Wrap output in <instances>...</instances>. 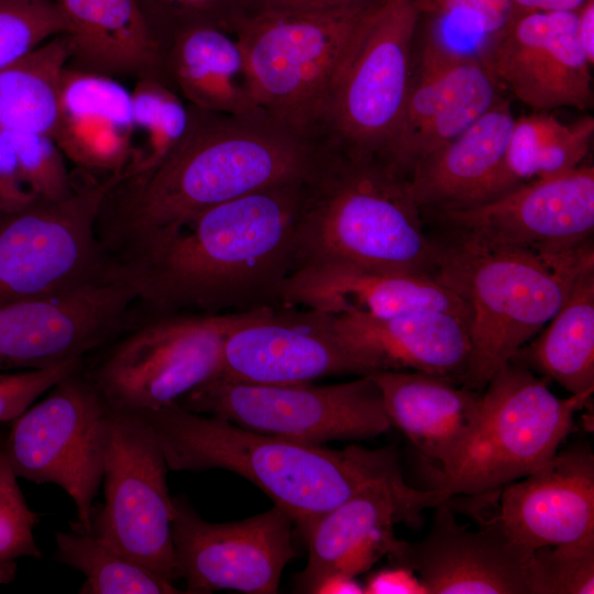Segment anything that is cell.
<instances>
[{
    "label": "cell",
    "instance_id": "13",
    "mask_svg": "<svg viewBox=\"0 0 594 594\" xmlns=\"http://www.w3.org/2000/svg\"><path fill=\"white\" fill-rule=\"evenodd\" d=\"M168 465L154 431L135 414L109 409L103 444L105 503L91 531L174 583Z\"/></svg>",
    "mask_w": 594,
    "mask_h": 594
},
{
    "label": "cell",
    "instance_id": "7",
    "mask_svg": "<svg viewBox=\"0 0 594 594\" xmlns=\"http://www.w3.org/2000/svg\"><path fill=\"white\" fill-rule=\"evenodd\" d=\"M378 2L241 16L233 35L244 53L257 106L314 138L318 108Z\"/></svg>",
    "mask_w": 594,
    "mask_h": 594
},
{
    "label": "cell",
    "instance_id": "22",
    "mask_svg": "<svg viewBox=\"0 0 594 594\" xmlns=\"http://www.w3.org/2000/svg\"><path fill=\"white\" fill-rule=\"evenodd\" d=\"M498 493L497 510L486 519L530 550L594 539V453L587 442L557 452Z\"/></svg>",
    "mask_w": 594,
    "mask_h": 594
},
{
    "label": "cell",
    "instance_id": "15",
    "mask_svg": "<svg viewBox=\"0 0 594 594\" xmlns=\"http://www.w3.org/2000/svg\"><path fill=\"white\" fill-rule=\"evenodd\" d=\"M440 231L475 241L539 252H561L593 242L594 166L534 179L469 207L422 213Z\"/></svg>",
    "mask_w": 594,
    "mask_h": 594
},
{
    "label": "cell",
    "instance_id": "39",
    "mask_svg": "<svg viewBox=\"0 0 594 594\" xmlns=\"http://www.w3.org/2000/svg\"><path fill=\"white\" fill-rule=\"evenodd\" d=\"M534 594H593L594 539L532 552Z\"/></svg>",
    "mask_w": 594,
    "mask_h": 594
},
{
    "label": "cell",
    "instance_id": "28",
    "mask_svg": "<svg viewBox=\"0 0 594 594\" xmlns=\"http://www.w3.org/2000/svg\"><path fill=\"white\" fill-rule=\"evenodd\" d=\"M166 80L189 105L206 111L244 113L256 103L237 37L209 24L187 28L163 52Z\"/></svg>",
    "mask_w": 594,
    "mask_h": 594
},
{
    "label": "cell",
    "instance_id": "3",
    "mask_svg": "<svg viewBox=\"0 0 594 594\" xmlns=\"http://www.w3.org/2000/svg\"><path fill=\"white\" fill-rule=\"evenodd\" d=\"M131 413L154 431L169 470L223 469L243 476L290 517L305 539L324 514L400 473L391 447L330 449L260 433L177 403Z\"/></svg>",
    "mask_w": 594,
    "mask_h": 594
},
{
    "label": "cell",
    "instance_id": "46",
    "mask_svg": "<svg viewBox=\"0 0 594 594\" xmlns=\"http://www.w3.org/2000/svg\"><path fill=\"white\" fill-rule=\"evenodd\" d=\"M586 1L587 0H509L513 14L532 11L574 12Z\"/></svg>",
    "mask_w": 594,
    "mask_h": 594
},
{
    "label": "cell",
    "instance_id": "42",
    "mask_svg": "<svg viewBox=\"0 0 594 594\" xmlns=\"http://www.w3.org/2000/svg\"><path fill=\"white\" fill-rule=\"evenodd\" d=\"M36 199L23 180L13 146L0 129V211H18Z\"/></svg>",
    "mask_w": 594,
    "mask_h": 594
},
{
    "label": "cell",
    "instance_id": "25",
    "mask_svg": "<svg viewBox=\"0 0 594 594\" xmlns=\"http://www.w3.org/2000/svg\"><path fill=\"white\" fill-rule=\"evenodd\" d=\"M514 122L510 100L501 97L465 130L415 165L408 186L421 213L492 199Z\"/></svg>",
    "mask_w": 594,
    "mask_h": 594
},
{
    "label": "cell",
    "instance_id": "37",
    "mask_svg": "<svg viewBox=\"0 0 594 594\" xmlns=\"http://www.w3.org/2000/svg\"><path fill=\"white\" fill-rule=\"evenodd\" d=\"M155 42L164 50L183 30L209 24L233 34L244 0H135Z\"/></svg>",
    "mask_w": 594,
    "mask_h": 594
},
{
    "label": "cell",
    "instance_id": "29",
    "mask_svg": "<svg viewBox=\"0 0 594 594\" xmlns=\"http://www.w3.org/2000/svg\"><path fill=\"white\" fill-rule=\"evenodd\" d=\"M570 395L594 391V266L574 283L549 322L513 356Z\"/></svg>",
    "mask_w": 594,
    "mask_h": 594
},
{
    "label": "cell",
    "instance_id": "18",
    "mask_svg": "<svg viewBox=\"0 0 594 594\" xmlns=\"http://www.w3.org/2000/svg\"><path fill=\"white\" fill-rule=\"evenodd\" d=\"M337 374L369 371L338 333L332 314L283 306L261 311L228 336L217 377L279 385Z\"/></svg>",
    "mask_w": 594,
    "mask_h": 594
},
{
    "label": "cell",
    "instance_id": "40",
    "mask_svg": "<svg viewBox=\"0 0 594 594\" xmlns=\"http://www.w3.org/2000/svg\"><path fill=\"white\" fill-rule=\"evenodd\" d=\"M81 367L84 358H76L44 369L0 373V424L12 421L57 382Z\"/></svg>",
    "mask_w": 594,
    "mask_h": 594
},
{
    "label": "cell",
    "instance_id": "20",
    "mask_svg": "<svg viewBox=\"0 0 594 594\" xmlns=\"http://www.w3.org/2000/svg\"><path fill=\"white\" fill-rule=\"evenodd\" d=\"M428 534L397 540L388 558L413 570L428 594H534L532 552L484 519L461 525L450 505L436 506Z\"/></svg>",
    "mask_w": 594,
    "mask_h": 594
},
{
    "label": "cell",
    "instance_id": "47",
    "mask_svg": "<svg viewBox=\"0 0 594 594\" xmlns=\"http://www.w3.org/2000/svg\"><path fill=\"white\" fill-rule=\"evenodd\" d=\"M315 594H364V586L355 576L332 573L323 578L315 587Z\"/></svg>",
    "mask_w": 594,
    "mask_h": 594
},
{
    "label": "cell",
    "instance_id": "33",
    "mask_svg": "<svg viewBox=\"0 0 594 594\" xmlns=\"http://www.w3.org/2000/svg\"><path fill=\"white\" fill-rule=\"evenodd\" d=\"M58 561L79 571L85 594L185 593L108 543L92 531L73 528L55 534Z\"/></svg>",
    "mask_w": 594,
    "mask_h": 594
},
{
    "label": "cell",
    "instance_id": "12",
    "mask_svg": "<svg viewBox=\"0 0 594 594\" xmlns=\"http://www.w3.org/2000/svg\"><path fill=\"white\" fill-rule=\"evenodd\" d=\"M109 409L81 367L10 421L9 433L0 443L18 479L54 484L70 496L76 529L82 531L92 529Z\"/></svg>",
    "mask_w": 594,
    "mask_h": 594
},
{
    "label": "cell",
    "instance_id": "45",
    "mask_svg": "<svg viewBox=\"0 0 594 594\" xmlns=\"http://www.w3.org/2000/svg\"><path fill=\"white\" fill-rule=\"evenodd\" d=\"M575 35L588 61L594 63V0H587L576 10Z\"/></svg>",
    "mask_w": 594,
    "mask_h": 594
},
{
    "label": "cell",
    "instance_id": "6",
    "mask_svg": "<svg viewBox=\"0 0 594 594\" xmlns=\"http://www.w3.org/2000/svg\"><path fill=\"white\" fill-rule=\"evenodd\" d=\"M592 394L561 398L530 370L509 362L482 392L479 426L461 453L431 470V488L446 502L496 492L551 459L572 432Z\"/></svg>",
    "mask_w": 594,
    "mask_h": 594
},
{
    "label": "cell",
    "instance_id": "23",
    "mask_svg": "<svg viewBox=\"0 0 594 594\" xmlns=\"http://www.w3.org/2000/svg\"><path fill=\"white\" fill-rule=\"evenodd\" d=\"M282 301L283 306L330 314L355 310L377 318L444 311L470 321L466 304L432 275L343 264L312 265L293 272L284 284Z\"/></svg>",
    "mask_w": 594,
    "mask_h": 594
},
{
    "label": "cell",
    "instance_id": "11",
    "mask_svg": "<svg viewBox=\"0 0 594 594\" xmlns=\"http://www.w3.org/2000/svg\"><path fill=\"white\" fill-rule=\"evenodd\" d=\"M176 403L260 433L312 444L367 440L392 427L369 374L324 386L250 384L216 376Z\"/></svg>",
    "mask_w": 594,
    "mask_h": 594
},
{
    "label": "cell",
    "instance_id": "8",
    "mask_svg": "<svg viewBox=\"0 0 594 594\" xmlns=\"http://www.w3.org/2000/svg\"><path fill=\"white\" fill-rule=\"evenodd\" d=\"M419 20L413 0L378 2L318 108L314 138L387 158L407 97Z\"/></svg>",
    "mask_w": 594,
    "mask_h": 594
},
{
    "label": "cell",
    "instance_id": "2",
    "mask_svg": "<svg viewBox=\"0 0 594 594\" xmlns=\"http://www.w3.org/2000/svg\"><path fill=\"white\" fill-rule=\"evenodd\" d=\"M189 107V125L175 150L106 196L97 234L108 254L217 205L305 180L327 148L262 108L230 114Z\"/></svg>",
    "mask_w": 594,
    "mask_h": 594
},
{
    "label": "cell",
    "instance_id": "1",
    "mask_svg": "<svg viewBox=\"0 0 594 594\" xmlns=\"http://www.w3.org/2000/svg\"><path fill=\"white\" fill-rule=\"evenodd\" d=\"M304 182L206 209L111 256L148 314L227 315L283 307Z\"/></svg>",
    "mask_w": 594,
    "mask_h": 594
},
{
    "label": "cell",
    "instance_id": "41",
    "mask_svg": "<svg viewBox=\"0 0 594 594\" xmlns=\"http://www.w3.org/2000/svg\"><path fill=\"white\" fill-rule=\"evenodd\" d=\"M420 16L468 15L488 36L501 30L513 14L509 0H413Z\"/></svg>",
    "mask_w": 594,
    "mask_h": 594
},
{
    "label": "cell",
    "instance_id": "30",
    "mask_svg": "<svg viewBox=\"0 0 594 594\" xmlns=\"http://www.w3.org/2000/svg\"><path fill=\"white\" fill-rule=\"evenodd\" d=\"M593 135L592 116L572 123H564L546 111L515 118L493 198L530 180L560 175L580 166L587 161Z\"/></svg>",
    "mask_w": 594,
    "mask_h": 594
},
{
    "label": "cell",
    "instance_id": "31",
    "mask_svg": "<svg viewBox=\"0 0 594 594\" xmlns=\"http://www.w3.org/2000/svg\"><path fill=\"white\" fill-rule=\"evenodd\" d=\"M66 34L0 68V129L53 136L63 72L69 61Z\"/></svg>",
    "mask_w": 594,
    "mask_h": 594
},
{
    "label": "cell",
    "instance_id": "10",
    "mask_svg": "<svg viewBox=\"0 0 594 594\" xmlns=\"http://www.w3.org/2000/svg\"><path fill=\"white\" fill-rule=\"evenodd\" d=\"M263 310L148 314L86 373L113 410L131 413L176 403L220 373L228 336Z\"/></svg>",
    "mask_w": 594,
    "mask_h": 594
},
{
    "label": "cell",
    "instance_id": "5",
    "mask_svg": "<svg viewBox=\"0 0 594 594\" xmlns=\"http://www.w3.org/2000/svg\"><path fill=\"white\" fill-rule=\"evenodd\" d=\"M429 235L433 276L470 310L471 351L462 385L477 392L541 331L579 276L594 266L593 242L539 252L490 245L440 230Z\"/></svg>",
    "mask_w": 594,
    "mask_h": 594
},
{
    "label": "cell",
    "instance_id": "24",
    "mask_svg": "<svg viewBox=\"0 0 594 594\" xmlns=\"http://www.w3.org/2000/svg\"><path fill=\"white\" fill-rule=\"evenodd\" d=\"M332 316L338 333L369 374L415 371L462 384L471 351L465 319L444 311L377 318L346 310Z\"/></svg>",
    "mask_w": 594,
    "mask_h": 594
},
{
    "label": "cell",
    "instance_id": "44",
    "mask_svg": "<svg viewBox=\"0 0 594 594\" xmlns=\"http://www.w3.org/2000/svg\"><path fill=\"white\" fill-rule=\"evenodd\" d=\"M380 0H244V15L282 11H332L366 7Z\"/></svg>",
    "mask_w": 594,
    "mask_h": 594
},
{
    "label": "cell",
    "instance_id": "9",
    "mask_svg": "<svg viewBox=\"0 0 594 594\" xmlns=\"http://www.w3.org/2000/svg\"><path fill=\"white\" fill-rule=\"evenodd\" d=\"M122 172L75 189L62 200L37 198L0 211V306L52 296L113 276L97 234L108 193Z\"/></svg>",
    "mask_w": 594,
    "mask_h": 594
},
{
    "label": "cell",
    "instance_id": "17",
    "mask_svg": "<svg viewBox=\"0 0 594 594\" xmlns=\"http://www.w3.org/2000/svg\"><path fill=\"white\" fill-rule=\"evenodd\" d=\"M133 290L121 278L0 306V373L84 358L123 328Z\"/></svg>",
    "mask_w": 594,
    "mask_h": 594
},
{
    "label": "cell",
    "instance_id": "38",
    "mask_svg": "<svg viewBox=\"0 0 594 594\" xmlns=\"http://www.w3.org/2000/svg\"><path fill=\"white\" fill-rule=\"evenodd\" d=\"M2 131L15 151L24 183L37 198L55 201L74 193L65 156L52 135Z\"/></svg>",
    "mask_w": 594,
    "mask_h": 594
},
{
    "label": "cell",
    "instance_id": "21",
    "mask_svg": "<svg viewBox=\"0 0 594 594\" xmlns=\"http://www.w3.org/2000/svg\"><path fill=\"white\" fill-rule=\"evenodd\" d=\"M446 499L436 488L418 490L400 473L376 482L354 494L312 526L305 539L308 562L295 579V588L312 593L327 575L356 576L367 571L394 548L396 524L416 527L420 514Z\"/></svg>",
    "mask_w": 594,
    "mask_h": 594
},
{
    "label": "cell",
    "instance_id": "4",
    "mask_svg": "<svg viewBox=\"0 0 594 594\" xmlns=\"http://www.w3.org/2000/svg\"><path fill=\"white\" fill-rule=\"evenodd\" d=\"M321 264L433 276L421 210L408 177L387 158L327 145L305 179L293 272Z\"/></svg>",
    "mask_w": 594,
    "mask_h": 594
},
{
    "label": "cell",
    "instance_id": "43",
    "mask_svg": "<svg viewBox=\"0 0 594 594\" xmlns=\"http://www.w3.org/2000/svg\"><path fill=\"white\" fill-rule=\"evenodd\" d=\"M363 586L364 594H428L418 575L403 565L372 573Z\"/></svg>",
    "mask_w": 594,
    "mask_h": 594
},
{
    "label": "cell",
    "instance_id": "27",
    "mask_svg": "<svg viewBox=\"0 0 594 594\" xmlns=\"http://www.w3.org/2000/svg\"><path fill=\"white\" fill-rule=\"evenodd\" d=\"M53 139L84 170L123 172L134 150L131 90L116 78L66 66Z\"/></svg>",
    "mask_w": 594,
    "mask_h": 594
},
{
    "label": "cell",
    "instance_id": "26",
    "mask_svg": "<svg viewBox=\"0 0 594 594\" xmlns=\"http://www.w3.org/2000/svg\"><path fill=\"white\" fill-rule=\"evenodd\" d=\"M378 386L392 426L413 443L430 469H443L475 432L482 392L451 378L415 371L369 374Z\"/></svg>",
    "mask_w": 594,
    "mask_h": 594
},
{
    "label": "cell",
    "instance_id": "14",
    "mask_svg": "<svg viewBox=\"0 0 594 594\" xmlns=\"http://www.w3.org/2000/svg\"><path fill=\"white\" fill-rule=\"evenodd\" d=\"M173 501V578L185 581L186 593L278 592L283 570L296 556L294 522L283 509L274 505L246 519L216 524L202 519L185 497Z\"/></svg>",
    "mask_w": 594,
    "mask_h": 594
},
{
    "label": "cell",
    "instance_id": "35",
    "mask_svg": "<svg viewBox=\"0 0 594 594\" xmlns=\"http://www.w3.org/2000/svg\"><path fill=\"white\" fill-rule=\"evenodd\" d=\"M67 31V21L52 0H0V68Z\"/></svg>",
    "mask_w": 594,
    "mask_h": 594
},
{
    "label": "cell",
    "instance_id": "34",
    "mask_svg": "<svg viewBox=\"0 0 594 594\" xmlns=\"http://www.w3.org/2000/svg\"><path fill=\"white\" fill-rule=\"evenodd\" d=\"M134 139L139 136L123 177L157 167L183 140L190 121V107L164 79L144 77L131 90Z\"/></svg>",
    "mask_w": 594,
    "mask_h": 594
},
{
    "label": "cell",
    "instance_id": "32",
    "mask_svg": "<svg viewBox=\"0 0 594 594\" xmlns=\"http://www.w3.org/2000/svg\"><path fill=\"white\" fill-rule=\"evenodd\" d=\"M65 16L73 53L94 64H113L139 52L148 29L135 0H52Z\"/></svg>",
    "mask_w": 594,
    "mask_h": 594
},
{
    "label": "cell",
    "instance_id": "16",
    "mask_svg": "<svg viewBox=\"0 0 594 594\" xmlns=\"http://www.w3.org/2000/svg\"><path fill=\"white\" fill-rule=\"evenodd\" d=\"M419 48L387 155L407 177L415 165L465 130L502 97L501 86L482 54L455 50L432 29Z\"/></svg>",
    "mask_w": 594,
    "mask_h": 594
},
{
    "label": "cell",
    "instance_id": "19",
    "mask_svg": "<svg viewBox=\"0 0 594 594\" xmlns=\"http://www.w3.org/2000/svg\"><path fill=\"white\" fill-rule=\"evenodd\" d=\"M576 11L516 13L482 53L499 86L536 111L586 110L593 64L580 47Z\"/></svg>",
    "mask_w": 594,
    "mask_h": 594
},
{
    "label": "cell",
    "instance_id": "36",
    "mask_svg": "<svg viewBox=\"0 0 594 594\" xmlns=\"http://www.w3.org/2000/svg\"><path fill=\"white\" fill-rule=\"evenodd\" d=\"M38 518L0 446V584L14 580L19 559L42 557L33 534Z\"/></svg>",
    "mask_w": 594,
    "mask_h": 594
}]
</instances>
